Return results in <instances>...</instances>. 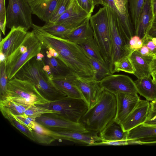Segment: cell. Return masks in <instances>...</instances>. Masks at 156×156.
Masks as SVG:
<instances>
[{"mask_svg": "<svg viewBox=\"0 0 156 156\" xmlns=\"http://www.w3.org/2000/svg\"><path fill=\"white\" fill-rule=\"evenodd\" d=\"M33 30L42 45L55 50L59 58L72 72L81 76L93 77L89 59L77 44L53 35L40 26L35 25Z\"/></svg>", "mask_w": 156, "mask_h": 156, "instance_id": "cell-1", "label": "cell"}, {"mask_svg": "<svg viewBox=\"0 0 156 156\" xmlns=\"http://www.w3.org/2000/svg\"><path fill=\"white\" fill-rule=\"evenodd\" d=\"M14 77L32 83L41 95L48 102L67 96L54 84L44 70L42 61L37 60L36 56L23 66Z\"/></svg>", "mask_w": 156, "mask_h": 156, "instance_id": "cell-2", "label": "cell"}, {"mask_svg": "<svg viewBox=\"0 0 156 156\" xmlns=\"http://www.w3.org/2000/svg\"><path fill=\"white\" fill-rule=\"evenodd\" d=\"M116 108L115 95L103 90L98 102L88 109L80 122L88 130L100 133L115 120Z\"/></svg>", "mask_w": 156, "mask_h": 156, "instance_id": "cell-3", "label": "cell"}, {"mask_svg": "<svg viewBox=\"0 0 156 156\" xmlns=\"http://www.w3.org/2000/svg\"><path fill=\"white\" fill-rule=\"evenodd\" d=\"M42 44L33 31L28 32L22 44L6 59V72L8 80L27 62L41 52Z\"/></svg>", "mask_w": 156, "mask_h": 156, "instance_id": "cell-4", "label": "cell"}, {"mask_svg": "<svg viewBox=\"0 0 156 156\" xmlns=\"http://www.w3.org/2000/svg\"><path fill=\"white\" fill-rule=\"evenodd\" d=\"M94 37L109 70L112 64V50L107 8L104 6L90 18Z\"/></svg>", "mask_w": 156, "mask_h": 156, "instance_id": "cell-5", "label": "cell"}, {"mask_svg": "<svg viewBox=\"0 0 156 156\" xmlns=\"http://www.w3.org/2000/svg\"><path fill=\"white\" fill-rule=\"evenodd\" d=\"M56 112L58 116L78 123L88 109L84 100L67 96L58 100L36 105Z\"/></svg>", "mask_w": 156, "mask_h": 156, "instance_id": "cell-6", "label": "cell"}, {"mask_svg": "<svg viewBox=\"0 0 156 156\" xmlns=\"http://www.w3.org/2000/svg\"><path fill=\"white\" fill-rule=\"evenodd\" d=\"M7 90L6 98L22 103L31 105L48 102L41 95L34 85L27 80L14 77L8 81Z\"/></svg>", "mask_w": 156, "mask_h": 156, "instance_id": "cell-7", "label": "cell"}, {"mask_svg": "<svg viewBox=\"0 0 156 156\" xmlns=\"http://www.w3.org/2000/svg\"><path fill=\"white\" fill-rule=\"evenodd\" d=\"M30 7L27 0H9L6 9V27H21L27 31L33 24Z\"/></svg>", "mask_w": 156, "mask_h": 156, "instance_id": "cell-8", "label": "cell"}, {"mask_svg": "<svg viewBox=\"0 0 156 156\" xmlns=\"http://www.w3.org/2000/svg\"><path fill=\"white\" fill-rule=\"evenodd\" d=\"M105 6L107 11L112 44V64L110 69L112 74L114 62L129 56L133 51L130 49L121 34L116 15L109 7Z\"/></svg>", "mask_w": 156, "mask_h": 156, "instance_id": "cell-9", "label": "cell"}, {"mask_svg": "<svg viewBox=\"0 0 156 156\" xmlns=\"http://www.w3.org/2000/svg\"><path fill=\"white\" fill-rule=\"evenodd\" d=\"M104 5L109 7L118 18L119 27L125 40L128 44L134 35V29L129 14L128 0H103Z\"/></svg>", "mask_w": 156, "mask_h": 156, "instance_id": "cell-10", "label": "cell"}, {"mask_svg": "<svg viewBox=\"0 0 156 156\" xmlns=\"http://www.w3.org/2000/svg\"><path fill=\"white\" fill-rule=\"evenodd\" d=\"M67 76L80 91L88 109L98 102L103 90L99 81L93 77L80 76L73 72Z\"/></svg>", "mask_w": 156, "mask_h": 156, "instance_id": "cell-11", "label": "cell"}, {"mask_svg": "<svg viewBox=\"0 0 156 156\" xmlns=\"http://www.w3.org/2000/svg\"><path fill=\"white\" fill-rule=\"evenodd\" d=\"M103 90L114 95L118 93L138 94L134 82L128 76L123 74L109 75L99 82Z\"/></svg>", "mask_w": 156, "mask_h": 156, "instance_id": "cell-12", "label": "cell"}, {"mask_svg": "<svg viewBox=\"0 0 156 156\" xmlns=\"http://www.w3.org/2000/svg\"><path fill=\"white\" fill-rule=\"evenodd\" d=\"M35 121L53 131L69 130L83 133L90 131L87 130L82 123L72 122L58 116L55 113L42 115L36 118Z\"/></svg>", "mask_w": 156, "mask_h": 156, "instance_id": "cell-13", "label": "cell"}, {"mask_svg": "<svg viewBox=\"0 0 156 156\" xmlns=\"http://www.w3.org/2000/svg\"><path fill=\"white\" fill-rule=\"evenodd\" d=\"M91 16L80 6L76 0H73L67 9L54 23L72 29L81 25Z\"/></svg>", "mask_w": 156, "mask_h": 156, "instance_id": "cell-14", "label": "cell"}, {"mask_svg": "<svg viewBox=\"0 0 156 156\" xmlns=\"http://www.w3.org/2000/svg\"><path fill=\"white\" fill-rule=\"evenodd\" d=\"M150 108V102L140 99L137 104L125 120L120 125L124 132L143 124L147 119Z\"/></svg>", "mask_w": 156, "mask_h": 156, "instance_id": "cell-15", "label": "cell"}, {"mask_svg": "<svg viewBox=\"0 0 156 156\" xmlns=\"http://www.w3.org/2000/svg\"><path fill=\"white\" fill-rule=\"evenodd\" d=\"M128 145L156 143V126L142 124L128 132Z\"/></svg>", "mask_w": 156, "mask_h": 156, "instance_id": "cell-16", "label": "cell"}, {"mask_svg": "<svg viewBox=\"0 0 156 156\" xmlns=\"http://www.w3.org/2000/svg\"><path fill=\"white\" fill-rule=\"evenodd\" d=\"M115 95L117 110L115 121L120 125L134 109L140 99L138 94L121 93Z\"/></svg>", "mask_w": 156, "mask_h": 156, "instance_id": "cell-17", "label": "cell"}, {"mask_svg": "<svg viewBox=\"0 0 156 156\" xmlns=\"http://www.w3.org/2000/svg\"><path fill=\"white\" fill-rule=\"evenodd\" d=\"M27 31L21 27H13L4 38L0 41V51L6 58L15 51L23 42Z\"/></svg>", "mask_w": 156, "mask_h": 156, "instance_id": "cell-18", "label": "cell"}, {"mask_svg": "<svg viewBox=\"0 0 156 156\" xmlns=\"http://www.w3.org/2000/svg\"><path fill=\"white\" fill-rule=\"evenodd\" d=\"M58 139H62L87 146H92L94 143L101 141L98 133L93 131L83 133L73 130L54 131Z\"/></svg>", "mask_w": 156, "mask_h": 156, "instance_id": "cell-19", "label": "cell"}, {"mask_svg": "<svg viewBox=\"0 0 156 156\" xmlns=\"http://www.w3.org/2000/svg\"><path fill=\"white\" fill-rule=\"evenodd\" d=\"M41 52L44 55L42 60L43 62L49 68L51 80L54 77L66 76L72 72L59 57L51 56L42 45Z\"/></svg>", "mask_w": 156, "mask_h": 156, "instance_id": "cell-20", "label": "cell"}, {"mask_svg": "<svg viewBox=\"0 0 156 156\" xmlns=\"http://www.w3.org/2000/svg\"><path fill=\"white\" fill-rule=\"evenodd\" d=\"M32 14L41 20L49 22L55 9L58 0H27Z\"/></svg>", "mask_w": 156, "mask_h": 156, "instance_id": "cell-21", "label": "cell"}, {"mask_svg": "<svg viewBox=\"0 0 156 156\" xmlns=\"http://www.w3.org/2000/svg\"><path fill=\"white\" fill-rule=\"evenodd\" d=\"M154 16L151 0H145L137 26L134 30V35L142 39L147 34L152 26Z\"/></svg>", "mask_w": 156, "mask_h": 156, "instance_id": "cell-22", "label": "cell"}, {"mask_svg": "<svg viewBox=\"0 0 156 156\" xmlns=\"http://www.w3.org/2000/svg\"><path fill=\"white\" fill-rule=\"evenodd\" d=\"M138 93L151 101L156 100V83L151 76L134 81Z\"/></svg>", "mask_w": 156, "mask_h": 156, "instance_id": "cell-23", "label": "cell"}, {"mask_svg": "<svg viewBox=\"0 0 156 156\" xmlns=\"http://www.w3.org/2000/svg\"><path fill=\"white\" fill-rule=\"evenodd\" d=\"M129 57L135 69L133 74L137 79L151 76L150 63L142 56L138 50L133 51Z\"/></svg>", "mask_w": 156, "mask_h": 156, "instance_id": "cell-24", "label": "cell"}, {"mask_svg": "<svg viewBox=\"0 0 156 156\" xmlns=\"http://www.w3.org/2000/svg\"><path fill=\"white\" fill-rule=\"evenodd\" d=\"M51 80L56 87L66 94L67 96L84 100L83 95L77 87L67 76L54 77Z\"/></svg>", "mask_w": 156, "mask_h": 156, "instance_id": "cell-25", "label": "cell"}, {"mask_svg": "<svg viewBox=\"0 0 156 156\" xmlns=\"http://www.w3.org/2000/svg\"><path fill=\"white\" fill-rule=\"evenodd\" d=\"M31 129L35 142L38 143L49 144L58 139L54 131L48 129L36 121Z\"/></svg>", "mask_w": 156, "mask_h": 156, "instance_id": "cell-26", "label": "cell"}, {"mask_svg": "<svg viewBox=\"0 0 156 156\" xmlns=\"http://www.w3.org/2000/svg\"><path fill=\"white\" fill-rule=\"evenodd\" d=\"M90 18L80 26L71 30L66 39L77 43L86 39L94 37L93 30L90 23Z\"/></svg>", "mask_w": 156, "mask_h": 156, "instance_id": "cell-27", "label": "cell"}, {"mask_svg": "<svg viewBox=\"0 0 156 156\" xmlns=\"http://www.w3.org/2000/svg\"><path fill=\"white\" fill-rule=\"evenodd\" d=\"M99 136L101 141L127 140V132H124L120 125L115 120L99 133Z\"/></svg>", "mask_w": 156, "mask_h": 156, "instance_id": "cell-28", "label": "cell"}, {"mask_svg": "<svg viewBox=\"0 0 156 156\" xmlns=\"http://www.w3.org/2000/svg\"><path fill=\"white\" fill-rule=\"evenodd\" d=\"M77 44L88 57L98 61L107 66L94 37L83 40Z\"/></svg>", "mask_w": 156, "mask_h": 156, "instance_id": "cell-29", "label": "cell"}, {"mask_svg": "<svg viewBox=\"0 0 156 156\" xmlns=\"http://www.w3.org/2000/svg\"><path fill=\"white\" fill-rule=\"evenodd\" d=\"M30 105L7 98L0 100V109L7 111L15 115L24 114L26 109Z\"/></svg>", "mask_w": 156, "mask_h": 156, "instance_id": "cell-30", "label": "cell"}, {"mask_svg": "<svg viewBox=\"0 0 156 156\" xmlns=\"http://www.w3.org/2000/svg\"><path fill=\"white\" fill-rule=\"evenodd\" d=\"M0 111L3 116L12 126L30 140L35 142L32 130L30 129L16 120L9 112L2 109H0Z\"/></svg>", "mask_w": 156, "mask_h": 156, "instance_id": "cell-31", "label": "cell"}, {"mask_svg": "<svg viewBox=\"0 0 156 156\" xmlns=\"http://www.w3.org/2000/svg\"><path fill=\"white\" fill-rule=\"evenodd\" d=\"M41 27L46 31L53 35L66 39L72 30L62 25L56 24L51 22L45 23Z\"/></svg>", "mask_w": 156, "mask_h": 156, "instance_id": "cell-32", "label": "cell"}, {"mask_svg": "<svg viewBox=\"0 0 156 156\" xmlns=\"http://www.w3.org/2000/svg\"><path fill=\"white\" fill-rule=\"evenodd\" d=\"M88 58L93 71V78L95 80L99 82L106 76L112 74L106 65L90 58Z\"/></svg>", "mask_w": 156, "mask_h": 156, "instance_id": "cell-33", "label": "cell"}, {"mask_svg": "<svg viewBox=\"0 0 156 156\" xmlns=\"http://www.w3.org/2000/svg\"><path fill=\"white\" fill-rule=\"evenodd\" d=\"M129 56L114 62L112 74L120 71L133 74H134L135 69Z\"/></svg>", "mask_w": 156, "mask_h": 156, "instance_id": "cell-34", "label": "cell"}, {"mask_svg": "<svg viewBox=\"0 0 156 156\" xmlns=\"http://www.w3.org/2000/svg\"><path fill=\"white\" fill-rule=\"evenodd\" d=\"M145 0H129V8L134 30L139 18Z\"/></svg>", "mask_w": 156, "mask_h": 156, "instance_id": "cell-35", "label": "cell"}, {"mask_svg": "<svg viewBox=\"0 0 156 156\" xmlns=\"http://www.w3.org/2000/svg\"><path fill=\"white\" fill-rule=\"evenodd\" d=\"M0 100H2L6 98L8 95L9 80L6 72V60L0 62Z\"/></svg>", "mask_w": 156, "mask_h": 156, "instance_id": "cell-36", "label": "cell"}, {"mask_svg": "<svg viewBox=\"0 0 156 156\" xmlns=\"http://www.w3.org/2000/svg\"><path fill=\"white\" fill-rule=\"evenodd\" d=\"M57 113L47 108L38 106L35 105H31L26 109L24 114L36 120L41 115L48 113Z\"/></svg>", "mask_w": 156, "mask_h": 156, "instance_id": "cell-37", "label": "cell"}, {"mask_svg": "<svg viewBox=\"0 0 156 156\" xmlns=\"http://www.w3.org/2000/svg\"><path fill=\"white\" fill-rule=\"evenodd\" d=\"M73 0H58L55 9L49 22L55 23L67 9Z\"/></svg>", "mask_w": 156, "mask_h": 156, "instance_id": "cell-38", "label": "cell"}, {"mask_svg": "<svg viewBox=\"0 0 156 156\" xmlns=\"http://www.w3.org/2000/svg\"><path fill=\"white\" fill-rule=\"evenodd\" d=\"M6 27V9L5 0H0V27L3 35L5 34Z\"/></svg>", "mask_w": 156, "mask_h": 156, "instance_id": "cell-39", "label": "cell"}, {"mask_svg": "<svg viewBox=\"0 0 156 156\" xmlns=\"http://www.w3.org/2000/svg\"><path fill=\"white\" fill-rule=\"evenodd\" d=\"M141 39L143 45L146 46L156 57V38L147 34Z\"/></svg>", "mask_w": 156, "mask_h": 156, "instance_id": "cell-40", "label": "cell"}, {"mask_svg": "<svg viewBox=\"0 0 156 156\" xmlns=\"http://www.w3.org/2000/svg\"><path fill=\"white\" fill-rule=\"evenodd\" d=\"M12 114L13 117L16 120L22 124L27 126L32 130L31 128L34 125L35 121V120L25 114L17 115H15Z\"/></svg>", "mask_w": 156, "mask_h": 156, "instance_id": "cell-41", "label": "cell"}, {"mask_svg": "<svg viewBox=\"0 0 156 156\" xmlns=\"http://www.w3.org/2000/svg\"><path fill=\"white\" fill-rule=\"evenodd\" d=\"M80 6L90 14L93 12L95 5L92 0H76Z\"/></svg>", "mask_w": 156, "mask_h": 156, "instance_id": "cell-42", "label": "cell"}, {"mask_svg": "<svg viewBox=\"0 0 156 156\" xmlns=\"http://www.w3.org/2000/svg\"><path fill=\"white\" fill-rule=\"evenodd\" d=\"M129 45L130 49L134 51L140 49L143 46V42L139 36L134 35L129 40Z\"/></svg>", "mask_w": 156, "mask_h": 156, "instance_id": "cell-43", "label": "cell"}, {"mask_svg": "<svg viewBox=\"0 0 156 156\" xmlns=\"http://www.w3.org/2000/svg\"><path fill=\"white\" fill-rule=\"evenodd\" d=\"M128 145L127 140H122L113 141H101L94 143L92 146L98 145L120 146Z\"/></svg>", "mask_w": 156, "mask_h": 156, "instance_id": "cell-44", "label": "cell"}, {"mask_svg": "<svg viewBox=\"0 0 156 156\" xmlns=\"http://www.w3.org/2000/svg\"><path fill=\"white\" fill-rule=\"evenodd\" d=\"M138 50L142 56L150 63L153 59L156 58L155 56L146 46L143 45Z\"/></svg>", "mask_w": 156, "mask_h": 156, "instance_id": "cell-45", "label": "cell"}, {"mask_svg": "<svg viewBox=\"0 0 156 156\" xmlns=\"http://www.w3.org/2000/svg\"><path fill=\"white\" fill-rule=\"evenodd\" d=\"M156 100L150 102V110L147 119L151 118L156 115Z\"/></svg>", "mask_w": 156, "mask_h": 156, "instance_id": "cell-46", "label": "cell"}, {"mask_svg": "<svg viewBox=\"0 0 156 156\" xmlns=\"http://www.w3.org/2000/svg\"><path fill=\"white\" fill-rule=\"evenodd\" d=\"M143 124L146 125L156 126V115L152 118L147 119Z\"/></svg>", "mask_w": 156, "mask_h": 156, "instance_id": "cell-47", "label": "cell"}, {"mask_svg": "<svg viewBox=\"0 0 156 156\" xmlns=\"http://www.w3.org/2000/svg\"><path fill=\"white\" fill-rule=\"evenodd\" d=\"M151 73L156 74V58L153 59L150 64Z\"/></svg>", "mask_w": 156, "mask_h": 156, "instance_id": "cell-48", "label": "cell"}, {"mask_svg": "<svg viewBox=\"0 0 156 156\" xmlns=\"http://www.w3.org/2000/svg\"><path fill=\"white\" fill-rule=\"evenodd\" d=\"M147 34L152 37L156 38V27L151 26Z\"/></svg>", "mask_w": 156, "mask_h": 156, "instance_id": "cell-49", "label": "cell"}, {"mask_svg": "<svg viewBox=\"0 0 156 156\" xmlns=\"http://www.w3.org/2000/svg\"><path fill=\"white\" fill-rule=\"evenodd\" d=\"M154 15L156 13V0H151Z\"/></svg>", "mask_w": 156, "mask_h": 156, "instance_id": "cell-50", "label": "cell"}, {"mask_svg": "<svg viewBox=\"0 0 156 156\" xmlns=\"http://www.w3.org/2000/svg\"><path fill=\"white\" fill-rule=\"evenodd\" d=\"M6 59L5 55L3 53L0 51V62L5 61Z\"/></svg>", "mask_w": 156, "mask_h": 156, "instance_id": "cell-51", "label": "cell"}, {"mask_svg": "<svg viewBox=\"0 0 156 156\" xmlns=\"http://www.w3.org/2000/svg\"><path fill=\"white\" fill-rule=\"evenodd\" d=\"M94 2L95 5L101 4L104 6V4L103 0H92Z\"/></svg>", "mask_w": 156, "mask_h": 156, "instance_id": "cell-52", "label": "cell"}, {"mask_svg": "<svg viewBox=\"0 0 156 156\" xmlns=\"http://www.w3.org/2000/svg\"><path fill=\"white\" fill-rule=\"evenodd\" d=\"M151 26L156 27V13L154 15Z\"/></svg>", "mask_w": 156, "mask_h": 156, "instance_id": "cell-53", "label": "cell"}, {"mask_svg": "<svg viewBox=\"0 0 156 156\" xmlns=\"http://www.w3.org/2000/svg\"><path fill=\"white\" fill-rule=\"evenodd\" d=\"M151 76L154 81L156 83V74L151 73Z\"/></svg>", "mask_w": 156, "mask_h": 156, "instance_id": "cell-54", "label": "cell"}]
</instances>
